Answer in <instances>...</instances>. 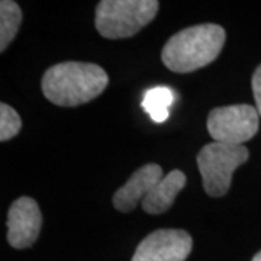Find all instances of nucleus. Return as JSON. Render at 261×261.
<instances>
[{"label":"nucleus","mask_w":261,"mask_h":261,"mask_svg":"<svg viewBox=\"0 0 261 261\" xmlns=\"http://www.w3.org/2000/svg\"><path fill=\"white\" fill-rule=\"evenodd\" d=\"M42 226V215L38 203L28 196L16 199L8 215V241L18 250L28 248L38 240Z\"/></svg>","instance_id":"0eeeda50"},{"label":"nucleus","mask_w":261,"mask_h":261,"mask_svg":"<svg viewBox=\"0 0 261 261\" xmlns=\"http://www.w3.org/2000/svg\"><path fill=\"white\" fill-rule=\"evenodd\" d=\"M109 77L93 63L67 61L49 67L42 77L44 96L57 106H80L96 99L108 87Z\"/></svg>","instance_id":"f257e3e1"},{"label":"nucleus","mask_w":261,"mask_h":261,"mask_svg":"<svg viewBox=\"0 0 261 261\" xmlns=\"http://www.w3.org/2000/svg\"><path fill=\"white\" fill-rule=\"evenodd\" d=\"M22 121L18 112L5 102L0 103V141L12 140L18 135Z\"/></svg>","instance_id":"f8f14e48"},{"label":"nucleus","mask_w":261,"mask_h":261,"mask_svg":"<svg viewBox=\"0 0 261 261\" xmlns=\"http://www.w3.org/2000/svg\"><path fill=\"white\" fill-rule=\"evenodd\" d=\"M225 38V29L215 23L190 27L168 39L161 60L174 73H192L215 61L224 48Z\"/></svg>","instance_id":"f03ea898"},{"label":"nucleus","mask_w":261,"mask_h":261,"mask_svg":"<svg viewBox=\"0 0 261 261\" xmlns=\"http://www.w3.org/2000/svg\"><path fill=\"white\" fill-rule=\"evenodd\" d=\"M22 23V10L16 2H0V51H5L15 39Z\"/></svg>","instance_id":"9b49d317"},{"label":"nucleus","mask_w":261,"mask_h":261,"mask_svg":"<svg viewBox=\"0 0 261 261\" xmlns=\"http://www.w3.org/2000/svg\"><path fill=\"white\" fill-rule=\"evenodd\" d=\"M252 261H261V251L257 252V254L254 255V258H252Z\"/></svg>","instance_id":"4468645a"},{"label":"nucleus","mask_w":261,"mask_h":261,"mask_svg":"<svg viewBox=\"0 0 261 261\" xmlns=\"http://www.w3.org/2000/svg\"><path fill=\"white\" fill-rule=\"evenodd\" d=\"M251 86L254 99H255V105H257V111H258L261 116V64L257 67V70L252 74Z\"/></svg>","instance_id":"ddd939ff"},{"label":"nucleus","mask_w":261,"mask_h":261,"mask_svg":"<svg viewBox=\"0 0 261 261\" xmlns=\"http://www.w3.org/2000/svg\"><path fill=\"white\" fill-rule=\"evenodd\" d=\"M193 240L183 229H157L138 245L132 261H185Z\"/></svg>","instance_id":"423d86ee"},{"label":"nucleus","mask_w":261,"mask_h":261,"mask_svg":"<svg viewBox=\"0 0 261 261\" xmlns=\"http://www.w3.org/2000/svg\"><path fill=\"white\" fill-rule=\"evenodd\" d=\"M159 6L155 0H102L96 6L94 25L108 39L130 38L155 18Z\"/></svg>","instance_id":"7ed1b4c3"},{"label":"nucleus","mask_w":261,"mask_h":261,"mask_svg":"<svg viewBox=\"0 0 261 261\" xmlns=\"http://www.w3.org/2000/svg\"><path fill=\"white\" fill-rule=\"evenodd\" d=\"M186 174L180 170H171L167 176L160 180V183L154 187L148 196L142 200L144 212L149 215H161L168 211L177 195L186 186Z\"/></svg>","instance_id":"1a4fd4ad"},{"label":"nucleus","mask_w":261,"mask_h":261,"mask_svg":"<svg viewBox=\"0 0 261 261\" xmlns=\"http://www.w3.org/2000/svg\"><path fill=\"white\" fill-rule=\"evenodd\" d=\"M176 99V93L166 86H157L145 92L142 108L155 123H163L170 116V106Z\"/></svg>","instance_id":"9d476101"},{"label":"nucleus","mask_w":261,"mask_h":261,"mask_svg":"<svg viewBox=\"0 0 261 261\" xmlns=\"http://www.w3.org/2000/svg\"><path fill=\"white\" fill-rule=\"evenodd\" d=\"M248 157L250 152L244 145H229L215 141L206 144L196 159L206 193L212 197L226 195L233 171L243 166Z\"/></svg>","instance_id":"20e7f679"},{"label":"nucleus","mask_w":261,"mask_h":261,"mask_svg":"<svg viewBox=\"0 0 261 261\" xmlns=\"http://www.w3.org/2000/svg\"><path fill=\"white\" fill-rule=\"evenodd\" d=\"M163 176V168L159 164H145L138 168L129 180L116 190L113 195V206L123 214L134 211L138 203L148 196V193L157 186Z\"/></svg>","instance_id":"6e6552de"},{"label":"nucleus","mask_w":261,"mask_h":261,"mask_svg":"<svg viewBox=\"0 0 261 261\" xmlns=\"http://www.w3.org/2000/svg\"><path fill=\"white\" fill-rule=\"evenodd\" d=\"M206 126L215 142L243 145L258 132L260 113L250 105L215 108L207 116Z\"/></svg>","instance_id":"39448f33"}]
</instances>
